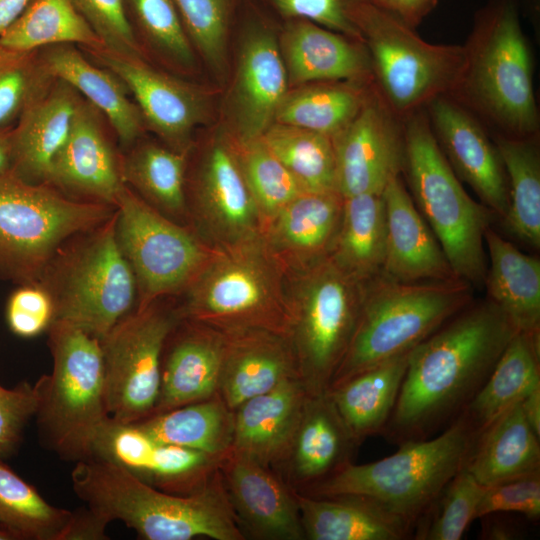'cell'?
I'll return each instance as SVG.
<instances>
[{
    "label": "cell",
    "instance_id": "6da1fadb",
    "mask_svg": "<svg viewBox=\"0 0 540 540\" xmlns=\"http://www.w3.org/2000/svg\"><path fill=\"white\" fill-rule=\"evenodd\" d=\"M517 332L490 300L472 301L410 351L381 434L400 445L443 431L463 413Z\"/></svg>",
    "mask_w": 540,
    "mask_h": 540
},
{
    "label": "cell",
    "instance_id": "7a4b0ae2",
    "mask_svg": "<svg viewBox=\"0 0 540 540\" xmlns=\"http://www.w3.org/2000/svg\"><path fill=\"white\" fill-rule=\"evenodd\" d=\"M72 487L87 507L109 522L118 520L146 540H244L219 466L194 492L155 488L101 458L76 461Z\"/></svg>",
    "mask_w": 540,
    "mask_h": 540
},
{
    "label": "cell",
    "instance_id": "3957f363",
    "mask_svg": "<svg viewBox=\"0 0 540 540\" xmlns=\"http://www.w3.org/2000/svg\"><path fill=\"white\" fill-rule=\"evenodd\" d=\"M478 436L461 414L431 438L400 444L395 453L374 462H349L299 492L360 499L414 536L449 482L465 467Z\"/></svg>",
    "mask_w": 540,
    "mask_h": 540
},
{
    "label": "cell",
    "instance_id": "277c9868",
    "mask_svg": "<svg viewBox=\"0 0 540 540\" xmlns=\"http://www.w3.org/2000/svg\"><path fill=\"white\" fill-rule=\"evenodd\" d=\"M463 47V68L448 96L494 134L537 137L532 57L516 0H489Z\"/></svg>",
    "mask_w": 540,
    "mask_h": 540
},
{
    "label": "cell",
    "instance_id": "5b68a950",
    "mask_svg": "<svg viewBox=\"0 0 540 540\" xmlns=\"http://www.w3.org/2000/svg\"><path fill=\"white\" fill-rule=\"evenodd\" d=\"M287 274L262 236L218 249L181 293L183 319L222 333L267 330L290 336Z\"/></svg>",
    "mask_w": 540,
    "mask_h": 540
},
{
    "label": "cell",
    "instance_id": "8992f818",
    "mask_svg": "<svg viewBox=\"0 0 540 540\" xmlns=\"http://www.w3.org/2000/svg\"><path fill=\"white\" fill-rule=\"evenodd\" d=\"M402 125V174L409 194L456 276L483 288L488 266L484 235L494 214L462 186L435 139L425 108Z\"/></svg>",
    "mask_w": 540,
    "mask_h": 540
},
{
    "label": "cell",
    "instance_id": "52a82bcc",
    "mask_svg": "<svg viewBox=\"0 0 540 540\" xmlns=\"http://www.w3.org/2000/svg\"><path fill=\"white\" fill-rule=\"evenodd\" d=\"M464 280L402 283L383 276L366 284L349 346L328 390L411 351L473 301Z\"/></svg>",
    "mask_w": 540,
    "mask_h": 540
},
{
    "label": "cell",
    "instance_id": "ba28073f",
    "mask_svg": "<svg viewBox=\"0 0 540 540\" xmlns=\"http://www.w3.org/2000/svg\"><path fill=\"white\" fill-rule=\"evenodd\" d=\"M116 211L75 234L49 260L37 283L52 299L55 320L102 339L137 304V283L115 235Z\"/></svg>",
    "mask_w": 540,
    "mask_h": 540
},
{
    "label": "cell",
    "instance_id": "9c48e42d",
    "mask_svg": "<svg viewBox=\"0 0 540 540\" xmlns=\"http://www.w3.org/2000/svg\"><path fill=\"white\" fill-rule=\"evenodd\" d=\"M351 18L366 46L374 89L399 121L451 92L463 68V45L427 42L374 2L355 6Z\"/></svg>",
    "mask_w": 540,
    "mask_h": 540
},
{
    "label": "cell",
    "instance_id": "30bf717a",
    "mask_svg": "<svg viewBox=\"0 0 540 540\" xmlns=\"http://www.w3.org/2000/svg\"><path fill=\"white\" fill-rule=\"evenodd\" d=\"M52 371L45 375L36 414L44 443L67 460L90 456L93 442L110 418L100 341L55 320L48 328Z\"/></svg>",
    "mask_w": 540,
    "mask_h": 540
},
{
    "label": "cell",
    "instance_id": "8fae6325",
    "mask_svg": "<svg viewBox=\"0 0 540 540\" xmlns=\"http://www.w3.org/2000/svg\"><path fill=\"white\" fill-rule=\"evenodd\" d=\"M116 207L69 197L47 184L0 175V278L37 283L70 237L108 220Z\"/></svg>",
    "mask_w": 540,
    "mask_h": 540
},
{
    "label": "cell",
    "instance_id": "7c38bea8",
    "mask_svg": "<svg viewBox=\"0 0 540 540\" xmlns=\"http://www.w3.org/2000/svg\"><path fill=\"white\" fill-rule=\"evenodd\" d=\"M287 278L289 337L300 377L310 395L323 394L351 341L366 284L330 257Z\"/></svg>",
    "mask_w": 540,
    "mask_h": 540
},
{
    "label": "cell",
    "instance_id": "4fadbf2b",
    "mask_svg": "<svg viewBox=\"0 0 540 540\" xmlns=\"http://www.w3.org/2000/svg\"><path fill=\"white\" fill-rule=\"evenodd\" d=\"M115 235L135 275L136 307L181 294L218 250L126 185L116 204Z\"/></svg>",
    "mask_w": 540,
    "mask_h": 540
},
{
    "label": "cell",
    "instance_id": "5bb4252c",
    "mask_svg": "<svg viewBox=\"0 0 540 540\" xmlns=\"http://www.w3.org/2000/svg\"><path fill=\"white\" fill-rule=\"evenodd\" d=\"M157 299L135 307L100 339L111 419L137 423L156 407L166 341L182 320L177 304Z\"/></svg>",
    "mask_w": 540,
    "mask_h": 540
},
{
    "label": "cell",
    "instance_id": "9a60e30c",
    "mask_svg": "<svg viewBox=\"0 0 540 540\" xmlns=\"http://www.w3.org/2000/svg\"><path fill=\"white\" fill-rule=\"evenodd\" d=\"M188 226L209 246L224 249L262 236L264 221L233 146L211 144L186 182Z\"/></svg>",
    "mask_w": 540,
    "mask_h": 540
},
{
    "label": "cell",
    "instance_id": "2e32d148",
    "mask_svg": "<svg viewBox=\"0 0 540 540\" xmlns=\"http://www.w3.org/2000/svg\"><path fill=\"white\" fill-rule=\"evenodd\" d=\"M337 191L343 198L381 194L404 167L403 125L375 89L357 115L332 137Z\"/></svg>",
    "mask_w": 540,
    "mask_h": 540
},
{
    "label": "cell",
    "instance_id": "e0dca14e",
    "mask_svg": "<svg viewBox=\"0 0 540 540\" xmlns=\"http://www.w3.org/2000/svg\"><path fill=\"white\" fill-rule=\"evenodd\" d=\"M117 143L106 117L82 97L47 184L69 197L116 207L125 186Z\"/></svg>",
    "mask_w": 540,
    "mask_h": 540
},
{
    "label": "cell",
    "instance_id": "ac0fdd59",
    "mask_svg": "<svg viewBox=\"0 0 540 540\" xmlns=\"http://www.w3.org/2000/svg\"><path fill=\"white\" fill-rule=\"evenodd\" d=\"M81 50L90 60L122 80L146 127L161 137L169 148L189 154L192 132L202 121L205 111L204 100L195 88L155 69L145 59L123 56L106 48Z\"/></svg>",
    "mask_w": 540,
    "mask_h": 540
},
{
    "label": "cell",
    "instance_id": "d6986e66",
    "mask_svg": "<svg viewBox=\"0 0 540 540\" xmlns=\"http://www.w3.org/2000/svg\"><path fill=\"white\" fill-rule=\"evenodd\" d=\"M89 457L110 461L155 488L180 495L197 490L221 461L199 450L157 442L136 424L111 418L99 430Z\"/></svg>",
    "mask_w": 540,
    "mask_h": 540
},
{
    "label": "cell",
    "instance_id": "ffe728a7",
    "mask_svg": "<svg viewBox=\"0 0 540 540\" xmlns=\"http://www.w3.org/2000/svg\"><path fill=\"white\" fill-rule=\"evenodd\" d=\"M435 139L460 181L499 219L508 210L506 173L485 126L448 95L425 107Z\"/></svg>",
    "mask_w": 540,
    "mask_h": 540
},
{
    "label": "cell",
    "instance_id": "44dd1931",
    "mask_svg": "<svg viewBox=\"0 0 540 540\" xmlns=\"http://www.w3.org/2000/svg\"><path fill=\"white\" fill-rule=\"evenodd\" d=\"M219 469L241 528L260 539H305L294 490L268 467L230 451Z\"/></svg>",
    "mask_w": 540,
    "mask_h": 540
},
{
    "label": "cell",
    "instance_id": "7402d4cb",
    "mask_svg": "<svg viewBox=\"0 0 540 540\" xmlns=\"http://www.w3.org/2000/svg\"><path fill=\"white\" fill-rule=\"evenodd\" d=\"M382 197L386 247L381 276L402 283L459 279L416 208L401 175L389 181Z\"/></svg>",
    "mask_w": 540,
    "mask_h": 540
},
{
    "label": "cell",
    "instance_id": "603a6c76",
    "mask_svg": "<svg viewBox=\"0 0 540 540\" xmlns=\"http://www.w3.org/2000/svg\"><path fill=\"white\" fill-rule=\"evenodd\" d=\"M224 349V333L182 318L163 350L159 397L152 415L218 394Z\"/></svg>",
    "mask_w": 540,
    "mask_h": 540
},
{
    "label": "cell",
    "instance_id": "cb8c5ba5",
    "mask_svg": "<svg viewBox=\"0 0 540 540\" xmlns=\"http://www.w3.org/2000/svg\"><path fill=\"white\" fill-rule=\"evenodd\" d=\"M343 203L338 192H302L265 224L262 238L287 275L329 257Z\"/></svg>",
    "mask_w": 540,
    "mask_h": 540
},
{
    "label": "cell",
    "instance_id": "d4e9b609",
    "mask_svg": "<svg viewBox=\"0 0 540 540\" xmlns=\"http://www.w3.org/2000/svg\"><path fill=\"white\" fill-rule=\"evenodd\" d=\"M310 394L300 378L283 381L234 410L231 450L266 467L288 460Z\"/></svg>",
    "mask_w": 540,
    "mask_h": 540
},
{
    "label": "cell",
    "instance_id": "484cf974",
    "mask_svg": "<svg viewBox=\"0 0 540 540\" xmlns=\"http://www.w3.org/2000/svg\"><path fill=\"white\" fill-rule=\"evenodd\" d=\"M224 334L218 395L232 411L283 381L301 379L290 337L254 329Z\"/></svg>",
    "mask_w": 540,
    "mask_h": 540
},
{
    "label": "cell",
    "instance_id": "4316f807",
    "mask_svg": "<svg viewBox=\"0 0 540 540\" xmlns=\"http://www.w3.org/2000/svg\"><path fill=\"white\" fill-rule=\"evenodd\" d=\"M81 99L70 84L54 78L24 109L11 129L12 173L29 183H47L52 162L66 141Z\"/></svg>",
    "mask_w": 540,
    "mask_h": 540
},
{
    "label": "cell",
    "instance_id": "83f0119b",
    "mask_svg": "<svg viewBox=\"0 0 540 540\" xmlns=\"http://www.w3.org/2000/svg\"><path fill=\"white\" fill-rule=\"evenodd\" d=\"M287 79L273 35L251 32L240 51L233 94L238 143L260 139L269 129L287 95Z\"/></svg>",
    "mask_w": 540,
    "mask_h": 540
},
{
    "label": "cell",
    "instance_id": "f1b7e54d",
    "mask_svg": "<svg viewBox=\"0 0 540 540\" xmlns=\"http://www.w3.org/2000/svg\"><path fill=\"white\" fill-rule=\"evenodd\" d=\"M48 72L70 84L106 117L121 150L140 139L146 128L142 114L122 80L109 69L90 60L73 44L39 49Z\"/></svg>",
    "mask_w": 540,
    "mask_h": 540
},
{
    "label": "cell",
    "instance_id": "f546056e",
    "mask_svg": "<svg viewBox=\"0 0 540 540\" xmlns=\"http://www.w3.org/2000/svg\"><path fill=\"white\" fill-rule=\"evenodd\" d=\"M282 57L292 83L372 81L368 53L345 35L300 20L283 37Z\"/></svg>",
    "mask_w": 540,
    "mask_h": 540
},
{
    "label": "cell",
    "instance_id": "4dcf8cb0",
    "mask_svg": "<svg viewBox=\"0 0 540 540\" xmlns=\"http://www.w3.org/2000/svg\"><path fill=\"white\" fill-rule=\"evenodd\" d=\"M489 266L484 285L517 331L540 332V260L520 251L489 226L484 235Z\"/></svg>",
    "mask_w": 540,
    "mask_h": 540
},
{
    "label": "cell",
    "instance_id": "1f68e13d",
    "mask_svg": "<svg viewBox=\"0 0 540 540\" xmlns=\"http://www.w3.org/2000/svg\"><path fill=\"white\" fill-rule=\"evenodd\" d=\"M539 439L520 401L479 434L465 468L483 486L539 473Z\"/></svg>",
    "mask_w": 540,
    "mask_h": 540
},
{
    "label": "cell",
    "instance_id": "d6a6232c",
    "mask_svg": "<svg viewBox=\"0 0 540 540\" xmlns=\"http://www.w3.org/2000/svg\"><path fill=\"white\" fill-rule=\"evenodd\" d=\"M358 446L328 393L311 395L288 457L291 475L308 487L352 462Z\"/></svg>",
    "mask_w": 540,
    "mask_h": 540
},
{
    "label": "cell",
    "instance_id": "836d02e7",
    "mask_svg": "<svg viewBox=\"0 0 540 540\" xmlns=\"http://www.w3.org/2000/svg\"><path fill=\"white\" fill-rule=\"evenodd\" d=\"M409 354L410 351L364 370L327 391L358 444L382 433L395 406Z\"/></svg>",
    "mask_w": 540,
    "mask_h": 540
},
{
    "label": "cell",
    "instance_id": "e575fe53",
    "mask_svg": "<svg viewBox=\"0 0 540 540\" xmlns=\"http://www.w3.org/2000/svg\"><path fill=\"white\" fill-rule=\"evenodd\" d=\"M540 385V332L518 331L462 414L480 434Z\"/></svg>",
    "mask_w": 540,
    "mask_h": 540
},
{
    "label": "cell",
    "instance_id": "d590c367",
    "mask_svg": "<svg viewBox=\"0 0 540 540\" xmlns=\"http://www.w3.org/2000/svg\"><path fill=\"white\" fill-rule=\"evenodd\" d=\"M121 152L125 185L167 218L188 226V154L141 138Z\"/></svg>",
    "mask_w": 540,
    "mask_h": 540
},
{
    "label": "cell",
    "instance_id": "8d00e7d4",
    "mask_svg": "<svg viewBox=\"0 0 540 540\" xmlns=\"http://www.w3.org/2000/svg\"><path fill=\"white\" fill-rule=\"evenodd\" d=\"M386 216L381 194L344 198L342 219L329 257L346 274L367 284L381 276Z\"/></svg>",
    "mask_w": 540,
    "mask_h": 540
},
{
    "label": "cell",
    "instance_id": "74e56055",
    "mask_svg": "<svg viewBox=\"0 0 540 540\" xmlns=\"http://www.w3.org/2000/svg\"><path fill=\"white\" fill-rule=\"evenodd\" d=\"M305 539L403 540L400 525L354 497H313L294 490Z\"/></svg>",
    "mask_w": 540,
    "mask_h": 540
},
{
    "label": "cell",
    "instance_id": "f35d334b",
    "mask_svg": "<svg viewBox=\"0 0 540 540\" xmlns=\"http://www.w3.org/2000/svg\"><path fill=\"white\" fill-rule=\"evenodd\" d=\"M134 424L157 442L199 450L222 459L231 450L234 411L216 394Z\"/></svg>",
    "mask_w": 540,
    "mask_h": 540
},
{
    "label": "cell",
    "instance_id": "ab89813d",
    "mask_svg": "<svg viewBox=\"0 0 540 540\" xmlns=\"http://www.w3.org/2000/svg\"><path fill=\"white\" fill-rule=\"evenodd\" d=\"M493 141L508 184L506 230L534 249L540 247V152L538 136L514 138L499 134Z\"/></svg>",
    "mask_w": 540,
    "mask_h": 540
},
{
    "label": "cell",
    "instance_id": "60d3db41",
    "mask_svg": "<svg viewBox=\"0 0 540 540\" xmlns=\"http://www.w3.org/2000/svg\"><path fill=\"white\" fill-rule=\"evenodd\" d=\"M56 44L92 50L105 48L71 0H33L0 36V45L19 51Z\"/></svg>",
    "mask_w": 540,
    "mask_h": 540
},
{
    "label": "cell",
    "instance_id": "b9f144b4",
    "mask_svg": "<svg viewBox=\"0 0 540 540\" xmlns=\"http://www.w3.org/2000/svg\"><path fill=\"white\" fill-rule=\"evenodd\" d=\"M261 139L304 192H338L331 136L278 123Z\"/></svg>",
    "mask_w": 540,
    "mask_h": 540
},
{
    "label": "cell",
    "instance_id": "7bdbcfd3",
    "mask_svg": "<svg viewBox=\"0 0 540 540\" xmlns=\"http://www.w3.org/2000/svg\"><path fill=\"white\" fill-rule=\"evenodd\" d=\"M318 83L286 95L275 120L331 137L340 132L360 111L368 94L353 85Z\"/></svg>",
    "mask_w": 540,
    "mask_h": 540
},
{
    "label": "cell",
    "instance_id": "ee69618b",
    "mask_svg": "<svg viewBox=\"0 0 540 540\" xmlns=\"http://www.w3.org/2000/svg\"><path fill=\"white\" fill-rule=\"evenodd\" d=\"M72 511L48 503L0 458V528L14 539L62 540Z\"/></svg>",
    "mask_w": 540,
    "mask_h": 540
},
{
    "label": "cell",
    "instance_id": "f6af8a7d",
    "mask_svg": "<svg viewBox=\"0 0 540 540\" xmlns=\"http://www.w3.org/2000/svg\"><path fill=\"white\" fill-rule=\"evenodd\" d=\"M124 3L141 47L146 43L168 63L182 69L193 66L191 40L172 0H124Z\"/></svg>",
    "mask_w": 540,
    "mask_h": 540
},
{
    "label": "cell",
    "instance_id": "bcb514c9",
    "mask_svg": "<svg viewBox=\"0 0 540 540\" xmlns=\"http://www.w3.org/2000/svg\"><path fill=\"white\" fill-rule=\"evenodd\" d=\"M233 149L265 226L279 210L304 191L261 138L238 143Z\"/></svg>",
    "mask_w": 540,
    "mask_h": 540
},
{
    "label": "cell",
    "instance_id": "7dc6e473",
    "mask_svg": "<svg viewBox=\"0 0 540 540\" xmlns=\"http://www.w3.org/2000/svg\"><path fill=\"white\" fill-rule=\"evenodd\" d=\"M53 80L39 49L19 51L0 45V131L14 126Z\"/></svg>",
    "mask_w": 540,
    "mask_h": 540
},
{
    "label": "cell",
    "instance_id": "c3c4849f",
    "mask_svg": "<svg viewBox=\"0 0 540 540\" xmlns=\"http://www.w3.org/2000/svg\"><path fill=\"white\" fill-rule=\"evenodd\" d=\"M484 490L464 467L449 482L435 508L415 532V539L459 540L477 519Z\"/></svg>",
    "mask_w": 540,
    "mask_h": 540
},
{
    "label": "cell",
    "instance_id": "681fc988",
    "mask_svg": "<svg viewBox=\"0 0 540 540\" xmlns=\"http://www.w3.org/2000/svg\"><path fill=\"white\" fill-rule=\"evenodd\" d=\"M186 32L204 59L222 68L226 58L229 0H172Z\"/></svg>",
    "mask_w": 540,
    "mask_h": 540
},
{
    "label": "cell",
    "instance_id": "f907efd6",
    "mask_svg": "<svg viewBox=\"0 0 540 540\" xmlns=\"http://www.w3.org/2000/svg\"><path fill=\"white\" fill-rule=\"evenodd\" d=\"M71 1L106 49L147 60L130 24L124 0Z\"/></svg>",
    "mask_w": 540,
    "mask_h": 540
},
{
    "label": "cell",
    "instance_id": "816d5d0a",
    "mask_svg": "<svg viewBox=\"0 0 540 540\" xmlns=\"http://www.w3.org/2000/svg\"><path fill=\"white\" fill-rule=\"evenodd\" d=\"M45 375L37 382H20L14 388L0 384V458L10 456L22 440L25 426L36 416Z\"/></svg>",
    "mask_w": 540,
    "mask_h": 540
},
{
    "label": "cell",
    "instance_id": "f5cc1de1",
    "mask_svg": "<svg viewBox=\"0 0 540 540\" xmlns=\"http://www.w3.org/2000/svg\"><path fill=\"white\" fill-rule=\"evenodd\" d=\"M501 512H517L530 520H539L540 472L484 486L477 519Z\"/></svg>",
    "mask_w": 540,
    "mask_h": 540
},
{
    "label": "cell",
    "instance_id": "db71d44e",
    "mask_svg": "<svg viewBox=\"0 0 540 540\" xmlns=\"http://www.w3.org/2000/svg\"><path fill=\"white\" fill-rule=\"evenodd\" d=\"M54 319L52 299L38 283L19 285L7 301V324L19 337L38 336L48 330Z\"/></svg>",
    "mask_w": 540,
    "mask_h": 540
},
{
    "label": "cell",
    "instance_id": "11a10c76",
    "mask_svg": "<svg viewBox=\"0 0 540 540\" xmlns=\"http://www.w3.org/2000/svg\"><path fill=\"white\" fill-rule=\"evenodd\" d=\"M285 16L309 21L361 41L351 19L355 6L374 0H272ZM375 3V2H374Z\"/></svg>",
    "mask_w": 540,
    "mask_h": 540
},
{
    "label": "cell",
    "instance_id": "9f6ffc18",
    "mask_svg": "<svg viewBox=\"0 0 540 540\" xmlns=\"http://www.w3.org/2000/svg\"><path fill=\"white\" fill-rule=\"evenodd\" d=\"M110 522L89 507L72 511V518L62 540H104Z\"/></svg>",
    "mask_w": 540,
    "mask_h": 540
},
{
    "label": "cell",
    "instance_id": "6f0895ef",
    "mask_svg": "<svg viewBox=\"0 0 540 540\" xmlns=\"http://www.w3.org/2000/svg\"><path fill=\"white\" fill-rule=\"evenodd\" d=\"M374 2L415 29L437 4V0H374Z\"/></svg>",
    "mask_w": 540,
    "mask_h": 540
},
{
    "label": "cell",
    "instance_id": "680465c9",
    "mask_svg": "<svg viewBox=\"0 0 540 540\" xmlns=\"http://www.w3.org/2000/svg\"><path fill=\"white\" fill-rule=\"evenodd\" d=\"M33 0H0V36L20 17Z\"/></svg>",
    "mask_w": 540,
    "mask_h": 540
},
{
    "label": "cell",
    "instance_id": "91938a15",
    "mask_svg": "<svg viewBox=\"0 0 540 540\" xmlns=\"http://www.w3.org/2000/svg\"><path fill=\"white\" fill-rule=\"evenodd\" d=\"M521 406L527 422L540 437V385L521 400Z\"/></svg>",
    "mask_w": 540,
    "mask_h": 540
},
{
    "label": "cell",
    "instance_id": "94428289",
    "mask_svg": "<svg viewBox=\"0 0 540 540\" xmlns=\"http://www.w3.org/2000/svg\"><path fill=\"white\" fill-rule=\"evenodd\" d=\"M516 535L515 529L504 522H492L484 528L482 536L491 540L513 539Z\"/></svg>",
    "mask_w": 540,
    "mask_h": 540
},
{
    "label": "cell",
    "instance_id": "6125c7cd",
    "mask_svg": "<svg viewBox=\"0 0 540 540\" xmlns=\"http://www.w3.org/2000/svg\"><path fill=\"white\" fill-rule=\"evenodd\" d=\"M12 127L0 131V175L10 171L11 169V129Z\"/></svg>",
    "mask_w": 540,
    "mask_h": 540
},
{
    "label": "cell",
    "instance_id": "be15d7a7",
    "mask_svg": "<svg viewBox=\"0 0 540 540\" xmlns=\"http://www.w3.org/2000/svg\"><path fill=\"white\" fill-rule=\"evenodd\" d=\"M13 536L6 530L0 528V540H13Z\"/></svg>",
    "mask_w": 540,
    "mask_h": 540
}]
</instances>
